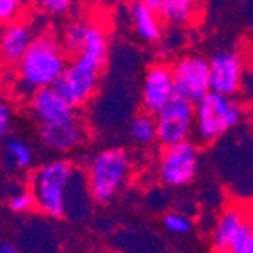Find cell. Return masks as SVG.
Wrapping results in <instances>:
<instances>
[{"label": "cell", "instance_id": "1", "mask_svg": "<svg viewBox=\"0 0 253 253\" xmlns=\"http://www.w3.org/2000/svg\"><path fill=\"white\" fill-rule=\"evenodd\" d=\"M108 60V36L101 25L90 23L85 46L68 62L53 87L73 108H84L94 97Z\"/></svg>", "mask_w": 253, "mask_h": 253}, {"label": "cell", "instance_id": "2", "mask_svg": "<svg viewBox=\"0 0 253 253\" xmlns=\"http://www.w3.org/2000/svg\"><path fill=\"white\" fill-rule=\"evenodd\" d=\"M69 55L62 42L50 32L39 34L32 39L29 50L14 66L16 78L14 89L21 96H32L36 90L51 87L64 73L69 62Z\"/></svg>", "mask_w": 253, "mask_h": 253}, {"label": "cell", "instance_id": "3", "mask_svg": "<svg viewBox=\"0 0 253 253\" xmlns=\"http://www.w3.org/2000/svg\"><path fill=\"white\" fill-rule=\"evenodd\" d=\"M78 172L69 161L53 160L41 165L30 177V191L34 195L36 209L50 218H68L69 190Z\"/></svg>", "mask_w": 253, "mask_h": 253}, {"label": "cell", "instance_id": "4", "mask_svg": "<svg viewBox=\"0 0 253 253\" xmlns=\"http://www.w3.org/2000/svg\"><path fill=\"white\" fill-rule=\"evenodd\" d=\"M245 117V108L234 96L209 92L195 103L193 138L199 145H211L236 127Z\"/></svg>", "mask_w": 253, "mask_h": 253}, {"label": "cell", "instance_id": "5", "mask_svg": "<svg viewBox=\"0 0 253 253\" xmlns=\"http://www.w3.org/2000/svg\"><path fill=\"white\" fill-rule=\"evenodd\" d=\"M131 158L124 149L112 147L97 152L87 169V188L92 202L106 206L119 195L131 177Z\"/></svg>", "mask_w": 253, "mask_h": 253}, {"label": "cell", "instance_id": "6", "mask_svg": "<svg viewBox=\"0 0 253 253\" xmlns=\"http://www.w3.org/2000/svg\"><path fill=\"white\" fill-rule=\"evenodd\" d=\"M195 103L175 92L156 114V142L161 147L179 144L193 136Z\"/></svg>", "mask_w": 253, "mask_h": 253}, {"label": "cell", "instance_id": "7", "mask_svg": "<svg viewBox=\"0 0 253 253\" xmlns=\"http://www.w3.org/2000/svg\"><path fill=\"white\" fill-rule=\"evenodd\" d=\"M199 170V144L184 140L179 144L167 145L161 151L158 172L163 184L170 188H181L190 184Z\"/></svg>", "mask_w": 253, "mask_h": 253}, {"label": "cell", "instance_id": "8", "mask_svg": "<svg viewBox=\"0 0 253 253\" xmlns=\"http://www.w3.org/2000/svg\"><path fill=\"white\" fill-rule=\"evenodd\" d=\"M175 92L197 103L211 90V68L209 59L202 55H186L172 66Z\"/></svg>", "mask_w": 253, "mask_h": 253}, {"label": "cell", "instance_id": "9", "mask_svg": "<svg viewBox=\"0 0 253 253\" xmlns=\"http://www.w3.org/2000/svg\"><path fill=\"white\" fill-rule=\"evenodd\" d=\"M252 230L253 221H250L241 207H227L219 214L212 230V250L221 253H237Z\"/></svg>", "mask_w": 253, "mask_h": 253}, {"label": "cell", "instance_id": "10", "mask_svg": "<svg viewBox=\"0 0 253 253\" xmlns=\"http://www.w3.org/2000/svg\"><path fill=\"white\" fill-rule=\"evenodd\" d=\"M211 68V90L212 92L236 96L243 80V57L237 51H216L209 59Z\"/></svg>", "mask_w": 253, "mask_h": 253}, {"label": "cell", "instance_id": "11", "mask_svg": "<svg viewBox=\"0 0 253 253\" xmlns=\"http://www.w3.org/2000/svg\"><path fill=\"white\" fill-rule=\"evenodd\" d=\"M175 96L172 68L167 64H154L147 69L142 84V106L145 112L156 115Z\"/></svg>", "mask_w": 253, "mask_h": 253}, {"label": "cell", "instance_id": "12", "mask_svg": "<svg viewBox=\"0 0 253 253\" xmlns=\"http://www.w3.org/2000/svg\"><path fill=\"white\" fill-rule=\"evenodd\" d=\"M29 110L32 115V121L38 124H59L68 123L76 119V108L66 103L53 87L36 90L29 99Z\"/></svg>", "mask_w": 253, "mask_h": 253}, {"label": "cell", "instance_id": "13", "mask_svg": "<svg viewBox=\"0 0 253 253\" xmlns=\"http://www.w3.org/2000/svg\"><path fill=\"white\" fill-rule=\"evenodd\" d=\"M38 136L41 144L55 152H69L84 142V123L76 117L68 123L59 124H38Z\"/></svg>", "mask_w": 253, "mask_h": 253}, {"label": "cell", "instance_id": "14", "mask_svg": "<svg viewBox=\"0 0 253 253\" xmlns=\"http://www.w3.org/2000/svg\"><path fill=\"white\" fill-rule=\"evenodd\" d=\"M32 29L27 23L20 20L9 21L4 25V30L0 34V55L5 64L9 66H16L21 60V57L29 50L30 42H32Z\"/></svg>", "mask_w": 253, "mask_h": 253}, {"label": "cell", "instance_id": "15", "mask_svg": "<svg viewBox=\"0 0 253 253\" xmlns=\"http://www.w3.org/2000/svg\"><path fill=\"white\" fill-rule=\"evenodd\" d=\"M129 18L136 36L145 42H158L163 38V20L156 9L149 7L144 0H135L129 5Z\"/></svg>", "mask_w": 253, "mask_h": 253}, {"label": "cell", "instance_id": "16", "mask_svg": "<svg viewBox=\"0 0 253 253\" xmlns=\"http://www.w3.org/2000/svg\"><path fill=\"white\" fill-rule=\"evenodd\" d=\"M197 11V0H160L161 20L172 27L188 25Z\"/></svg>", "mask_w": 253, "mask_h": 253}, {"label": "cell", "instance_id": "17", "mask_svg": "<svg viewBox=\"0 0 253 253\" xmlns=\"http://www.w3.org/2000/svg\"><path fill=\"white\" fill-rule=\"evenodd\" d=\"M129 136L136 145H149L156 140V115L142 112L129 124Z\"/></svg>", "mask_w": 253, "mask_h": 253}, {"label": "cell", "instance_id": "18", "mask_svg": "<svg viewBox=\"0 0 253 253\" xmlns=\"http://www.w3.org/2000/svg\"><path fill=\"white\" fill-rule=\"evenodd\" d=\"M5 160L13 165L14 169L27 170L34 163V151L25 140L9 138L5 142Z\"/></svg>", "mask_w": 253, "mask_h": 253}, {"label": "cell", "instance_id": "19", "mask_svg": "<svg viewBox=\"0 0 253 253\" xmlns=\"http://www.w3.org/2000/svg\"><path fill=\"white\" fill-rule=\"evenodd\" d=\"M89 25L90 23H85V21H73L64 30L60 42H62L64 50H66V53L71 59L84 50L85 39H87V34H89Z\"/></svg>", "mask_w": 253, "mask_h": 253}, {"label": "cell", "instance_id": "20", "mask_svg": "<svg viewBox=\"0 0 253 253\" xmlns=\"http://www.w3.org/2000/svg\"><path fill=\"white\" fill-rule=\"evenodd\" d=\"M163 227L173 236H186L191 232V221L181 212H167L163 216Z\"/></svg>", "mask_w": 253, "mask_h": 253}, {"label": "cell", "instance_id": "21", "mask_svg": "<svg viewBox=\"0 0 253 253\" xmlns=\"http://www.w3.org/2000/svg\"><path fill=\"white\" fill-rule=\"evenodd\" d=\"M9 209L16 214H25V212L32 211L36 207V200H34V195L32 191L27 190V191H20V193L13 195L11 199H9Z\"/></svg>", "mask_w": 253, "mask_h": 253}, {"label": "cell", "instance_id": "22", "mask_svg": "<svg viewBox=\"0 0 253 253\" xmlns=\"http://www.w3.org/2000/svg\"><path fill=\"white\" fill-rule=\"evenodd\" d=\"M21 11V0H0V23L18 20Z\"/></svg>", "mask_w": 253, "mask_h": 253}, {"label": "cell", "instance_id": "23", "mask_svg": "<svg viewBox=\"0 0 253 253\" xmlns=\"http://www.w3.org/2000/svg\"><path fill=\"white\" fill-rule=\"evenodd\" d=\"M38 4L50 14H64L71 9L73 0H38Z\"/></svg>", "mask_w": 253, "mask_h": 253}, {"label": "cell", "instance_id": "24", "mask_svg": "<svg viewBox=\"0 0 253 253\" xmlns=\"http://www.w3.org/2000/svg\"><path fill=\"white\" fill-rule=\"evenodd\" d=\"M11 108H9L5 103H0V142L7 136L9 127H11Z\"/></svg>", "mask_w": 253, "mask_h": 253}, {"label": "cell", "instance_id": "25", "mask_svg": "<svg viewBox=\"0 0 253 253\" xmlns=\"http://www.w3.org/2000/svg\"><path fill=\"white\" fill-rule=\"evenodd\" d=\"M237 253H253V230H252V234L245 239V243L241 245V248Z\"/></svg>", "mask_w": 253, "mask_h": 253}, {"label": "cell", "instance_id": "26", "mask_svg": "<svg viewBox=\"0 0 253 253\" xmlns=\"http://www.w3.org/2000/svg\"><path fill=\"white\" fill-rule=\"evenodd\" d=\"M18 248L13 245V243H2L0 245V253H16Z\"/></svg>", "mask_w": 253, "mask_h": 253}, {"label": "cell", "instance_id": "27", "mask_svg": "<svg viewBox=\"0 0 253 253\" xmlns=\"http://www.w3.org/2000/svg\"><path fill=\"white\" fill-rule=\"evenodd\" d=\"M144 2L149 5V7L156 9V11H158V9H160V0H144Z\"/></svg>", "mask_w": 253, "mask_h": 253}, {"label": "cell", "instance_id": "28", "mask_svg": "<svg viewBox=\"0 0 253 253\" xmlns=\"http://www.w3.org/2000/svg\"><path fill=\"white\" fill-rule=\"evenodd\" d=\"M243 2H245V0H243Z\"/></svg>", "mask_w": 253, "mask_h": 253}]
</instances>
